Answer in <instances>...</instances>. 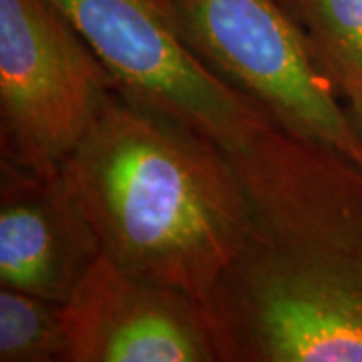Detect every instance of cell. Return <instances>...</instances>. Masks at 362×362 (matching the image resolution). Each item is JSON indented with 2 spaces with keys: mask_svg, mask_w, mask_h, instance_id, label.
Masks as SVG:
<instances>
[{
  "mask_svg": "<svg viewBox=\"0 0 362 362\" xmlns=\"http://www.w3.org/2000/svg\"><path fill=\"white\" fill-rule=\"evenodd\" d=\"M61 171L107 258L202 304L258 233L230 159L119 89Z\"/></svg>",
  "mask_w": 362,
  "mask_h": 362,
  "instance_id": "2",
  "label": "cell"
},
{
  "mask_svg": "<svg viewBox=\"0 0 362 362\" xmlns=\"http://www.w3.org/2000/svg\"><path fill=\"white\" fill-rule=\"evenodd\" d=\"M314 45L362 69V0H282Z\"/></svg>",
  "mask_w": 362,
  "mask_h": 362,
  "instance_id": "9",
  "label": "cell"
},
{
  "mask_svg": "<svg viewBox=\"0 0 362 362\" xmlns=\"http://www.w3.org/2000/svg\"><path fill=\"white\" fill-rule=\"evenodd\" d=\"M101 254L63 171L0 163V286L65 304Z\"/></svg>",
  "mask_w": 362,
  "mask_h": 362,
  "instance_id": "7",
  "label": "cell"
},
{
  "mask_svg": "<svg viewBox=\"0 0 362 362\" xmlns=\"http://www.w3.org/2000/svg\"><path fill=\"white\" fill-rule=\"evenodd\" d=\"M312 49L318 54V59L322 61V65L328 69V73L337 81L350 115L356 121V125L362 133V69L346 61V59L338 57L334 52L314 45V42H312Z\"/></svg>",
  "mask_w": 362,
  "mask_h": 362,
  "instance_id": "10",
  "label": "cell"
},
{
  "mask_svg": "<svg viewBox=\"0 0 362 362\" xmlns=\"http://www.w3.org/2000/svg\"><path fill=\"white\" fill-rule=\"evenodd\" d=\"M185 40L286 131L362 173V133L282 0H173Z\"/></svg>",
  "mask_w": 362,
  "mask_h": 362,
  "instance_id": "4",
  "label": "cell"
},
{
  "mask_svg": "<svg viewBox=\"0 0 362 362\" xmlns=\"http://www.w3.org/2000/svg\"><path fill=\"white\" fill-rule=\"evenodd\" d=\"M0 361L66 362L63 304L0 286Z\"/></svg>",
  "mask_w": 362,
  "mask_h": 362,
  "instance_id": "8",
  "label": "cell"
},
{
  "mask_svg": "<svg viewBox=\"0 0 362 362\" xmlns=\"http://www.w3.org/2000/svg\"><path fill=\"white\" fill-rule=\"evenodd\" d=\"M206 306L223 362H362V228L256 233Z\"/></svg>",
  "mask_w": 362,
  "mask_h": 362,
  "instance_id": "3",
  "label": "cell"
},
{
  "mask_svg": "<svg viewBox=\"0 0 362 362\" xmlns=\"http://www.w3.org/2000/svg\"><path fill=\"white\" fill-rule=\"evenodd\" d=\"M117 89L51 0H0L2 161L54 173Z\"/></svg>",
  "mask_w": 362,
  "mask_h": 362,
  "instance_id": "5",
  "label": "cell"
},
{
  "mask_svg": "<svg viewBox=\"0 0 362 362\" xmlns=\"http://www.w3.org/2000/svg\"><path fill=\"white\" fill-rule=\"evenodd\" d=\"M66 362H223L206 304L101 254L63 304Z\"/></svg>",
  "mask_w": 362,
  "mask_h": 362,
  "instance_id": "6",
  "label": "cell"
},
{
  "mask_svg": "<svg viewBox=\"0 0 362 362\" xmlns=\"http://www.w3.org/2000/svg\"><path fill=\"white\" fill-rule=\"evenodd\" d=\"M117 89L216 145L246 185L258 233L318 240L362 226V173L298 139L189 47L173 0H51Z\"/></svg>",
  "mask_w": 362,
  "mask_h": 362,
  "instance_id": "1",
  "label": "cell"
}]
</instances>
